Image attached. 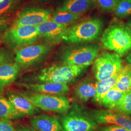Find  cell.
<instances>
[{
  "label": "cell",
  "mask_w": 131,
  "mask_h": 131,
  "mask_svg": "<svg viewBox=\"0 0 131 131\" xmlns=\"http://www.w3.org/2000/svg\"><path fill=\"white\" fill-rule=\"evenodd\" d=\"M86 68L63 63L51 66L32 76L31 80L39 83H57L68 84L74 81Z\"/></svg>",
  "instance_id": "cell-1"
},
{
  "label": "cell",
  "mask_w": 131,
  "mask_h": 131,
  "mask_svg": "<svg viewBox=\"0 0 131 131\" xmlns=\"http://www.w3.org/2000/svg\"><path fill=\"white\" fill-rule=\"evenodd\" d=\"M103 46L120 56L131 50V31L122 23H114L104 31L102 37Z\"/></svg>",
  "instance_id": "cell-2"
},
{
  "label": "cell",
  "mask_w": 131,
  "mask_h": 131,
  "mask_svg": "<svg viewBox=\"0 0 131 131\" xmlns=\"http://www.w3.org/2000/svg\"><path fill=\"white\" fill-rule=\"evenodd\" d=\"M63 131H96L97 123L89 111L73 103L59 117Z\"/></svg>",
  "instance_id": "cell-3"
},
{
  "label": "cell",
  "mask_w": 131,
  "mask_h": 131,
  "mask_svg": "<svg viewBox=\"0 0 131 131\" xmlns=\"http://www.w3.org/2000/svg\"><path fill=\"white\" fill-rule=\"evenodd\" d=\"M103 21L98 18H92L70 27L63 38V40L69 44L95 41L101 35Z\"/></svg>",
  "instance_id": "cell-4"
},
{
  "label": "cell",
  "mask_w": 131,
  "mask_h": 131,
  "mask_svg": "<svg viewBox=\"0 0 131 131\" xmlns=\"http://www.w3.org/2000/svg\"><path fill=\"white\" fill-rule=\"evenodd\" d=\"M99 51L97 45L87 42L77 43L67 48L62 52L61 59L66 64L87 68L93 64Z\"/></svg>",
  "instance_id": "cell-5"
},
{
  "label": "cell",
  "mask_w": 131,
  "mask_h": 131,
  "mask_svg": "<svg viewBox=\"0 0 131 131\" xmlns=\"http://www.w3.org/2000/svg\"><path fill=\"white\" fill-rule=\"evenodd\" d=\"M18 93L27 99L37 107L45 111L63 113L70 108V102L65 96L19 90Z\"/></svg>",
  "instance_id": "cell-6"
},
{
  "label": "cell",
  "mask_w": 131,
  "mask_h": 131,
  "mask_svg": "<svg viewBox=\"0 0 131 131\" xmlns=\"http://www.w3.org/2000/svg\"><path fill=\"white\" fill-rule=\"evenodd\" d=\"M39 37L38 26H12L4 33L3 39L9 46L18 50L31 45Z\"/></svg>",
  "instance_id": "cell-7"
},
{
  "label": "cell",
  "mask_w": 131,
  "mask_h": 131,
  "mask_svg": "<svg viewBox=\"0 0 131 131\" xmlns=\"http://www.w3.org/2000/svg\"><path fill=\"white\" fill-rule=\"evenodd\" d=\"M122 67L121 56L116 52H103L95 60L92 70L96 79L101 81L116 75Z\"/></svg>",
  "instance_id": "cell-8"
},
{
  "label": "cell",
  "mask_w": 131,
  "mask_h": 131,
  "mask_svg": "<svg viewBox=\"0 0 131 131\" xmlns=\"http://www.w3.org/2000/svg\"><path fill=\"white\" fill-rule=\"evenodd\" d=\"M51 48L50 46L37 44L29 45L16 50L15 63L20 69H27L38 63L45 56Z\"/></svg>",
  "instance_id": "cell-9"
},
{
  "label": "cell",
  "mask_w": 131,
  "mask_h": 131,
  "mask_svg": "<svg viewBox=\"0 0 131 131\" xmlns=\"http://www.w3.org/2000/svg\"><path fill=\"white\" fill-rule=\"evenodd\" d=\"M50 11L38 7H28L20 11L15 19L12 26H38L51 20Z\"/></svg>",
  "instance_id": "cell-10"
},
{
  "label": "cell",
  "mask_w": 131,
  "mask_h": 131,
  "mask_svg": "<svg viewBox=\"0 0 131 131\" xmlns=\"http://www.w3.org/2000/svg\"><path fill=\"white\" fill-rule=\"evenodd\" d=\"M89 112L97 124H113L131 131V118L123 114L104 109H94Z\"/></svg>",
  "instance_id": "cell-11"
},
{
  "label": "cell",
  "mask_w": 131,
  "mask_h": 131,
  "mask_svg": "<svg viewBox=\"0 0 131 131\" xmlns=\"http://www.w3.org/2000/svg\"><path fill=\"white\" fill-rule=\"evenodd\" d=\"M70 27L49 20L38 26L39 37L51 43H58L63 40V37Z\"/></svg>",
  "instance_id": "cell-12"
},
{
  "label": "cell",
  "mask_w": 131,
  "mask_h": 131,
  "mask_svg": "<svg viewBox=\"0 0 131 131\" xmlns=\"http://www.w3.org/2000/svg\"><path fill=\"white\" fill-rule=\"evenodd\" d=\"M17 84L30 91L38 93L63 96L68 93L69 91V88L68 84L63 83H19Z\"/></svg>",
  "instance_id": "cell-13"
},
{
  "label": "cell",
  "mask_w": 131,
  "mask_h": 131,
  "mask_svg": "<svg viewBox=\"0 0 131 131\" xmlns=\"http://www.w3.org/2000/svg\"><path fill=\"white\" fill-rule=\"evenodd\" d=\"M6 95L15 110L21 117L35 115L40 111L39 108L18 93L9 90L7 91Z\"/></svg>",
  "instance_id": "cell-14"
},
{
  "label": "cell",
  "mask_w": 131,
  "mask_h": 131,
  "mask_svg": "<svg viewBox=\"0 0 131 131\" xmlns=\"http://www.w3.org/2000/svg\"><path fill=\"white\" fill-rule=\"evenodd\" d=\"M31 125L37 131H63L61 124L53 116L41 115L32 117Z\"/></svg>",
  "instance_id": "cell-15"
},
{
  "label": "cell",
  "mask_w": 131,
  "mask_h": 131,
  "mask_svg": "<svg viewBox=\"0 0 131 131\" xmlns=\"http://www.w3.org/2000/svg\"><path fill=\"white\" fill-rule=\"evenodd\" d=\"M19 70L20 68L15 63L0 65V94L3 93L5 88L17 78Z\"/></svg>",
  "instance_id": "cell-16"
},
{
  "label": "cell",
  "mask_w": 131,
  "mask_h": 131,
  "mask_svg": "<svg viewBox=\"0 0 131 131\" xmlns=\"http://www.w3.org/2000/svg\"><path fill=\"white\" fill-rule=\"evenodd\" d=\"M94 5V0H66L57 10L82 15L91 9Z\"/></svg>",
  "instance_id": "cell-17"
},
{
  "label": "cell",
  "mask_w": 131,
  "mask_h": 131,
  "mask_svg": "<svg viewBox=\"0 0 131 131\" xmlns=\"http://www.w3.org/2000/svg\"><path fill=\"white\" fill-rule=\"evenodd\" d=\"M74 93L76 97L82 102H87L96 93V82L93 79L85 80L76 86Z\"/></svg>",
  "instance_id": "cell-18"
},
{
  "label": "cell",
  "mask_w": 131,
  "mask_h": 131,
  "mask_svg": "<svg viewBox=\"0 0 131 131\" xmlns=\"http://www.w3.org/2000/svg\"><path fill=\"white\" fill-rule=\"evenodd\" d=\"M118 73L106 79L97 81L96 82V93L93 98L92 100L93 102L99 105H101L102 100L104 95L110 89L115 87Z\"/></svg>",
  "instance_id": "cell-19"
},
{
  "label": "cell",
  "mask_w": 131,
  "mask_h": 131,
  "mask_svg": "<svg viewBox=\"0 0 131 131\" xmlns=\"http://www.w3.org/2000/svg\"><path fill=\"white\" fill-rule=\"evenodd\" d=\"M114 88L125 93L131 91V67L129 64L122 66Z\"/></svg>",
  "instance_id": "cell-20"
},
{
  "label": "cell",
  "mask_w": 131,
  "mask_h": 131,
  "mask_svg": "<svg viewBox=\"0 0 131 131\" xmlns=\"http://www.w3.org/2000/svg\"><path fill=\"white\" fill-rule=\"evenodd\" d=\"M125 93L113 88L103 97L101 105L109 109H115L122 102Z\"/></svg>",
  "instance_id": "cell-21"
},
{
  "label": "cell",
  "mask_w": 131,
  "mask_h": 131,
  "mask_svg": "<svg viewBox=\"0 0 131 131\" xmlns=\"http://www.w3.org/2000/svg\"><path fill=\"white\" fill-rule=\"evenodd\" d=\"M82 15L73 14L67 11H57L52 15L51 20L57 24L68 26L74 24L79 19Z\"/></svg>",
  "instance_id": "cell-22"
},
{
  "label": "cell",
  "mask_w": 131,
  "mask_h": 131,
  "mask_svg": "<svg viewBox=\"0 0 131 131\" xmlns=\"http://www.w3.org/2000/svg\"><path fill=\"white\" fill-rule=\"evenodd\" d=\"M20 117L9 101L0 95V118L18 119Z\"/></svg>",
  "instance_id": "cell-23"
},
{
  "label": "cell",
  "mask_w": 131,
  "mask_h": 131,
  "mask_svg": "<svg viewBox=\"0 0 131 131\" xmlns=\"http://www.w3.org/2000/svg\"><path fill=\"white\" fill-rule=\"evenodd\" d=\"M115 15L119 18H124L131 15V0L118 1L114 8Z\"/></svg>",
  "instance_id": "cell-24"
},
{
  "label": "cell",
  "mask_w": 131,
  "mask_h": 131,
  "mask_svg": "<svg viewBox=\"0 0 131 131\" xmlns=\"http://www.w3.org/2000/svg\"><path fill=\"white\" fill-rule=\"evenodd\" d=\"M115 109L125 115L131 116V90L125 93L121 103Z\"/></svg>",
  "instance_id": "cell-25"
},
{
  "label": "cell",
  "mask_w": 131,
  "mask_h": 131,
  "mask_svg": "<svg viewBox=\"0 0 131 131\" xmlns=\"http://www.w3.org/2000/svg\"><path fill=\"white\" fill-rule=\"evenodd\" d=\"M20 0H3L0 2V15L14 9Z\"/></svg>",
  "instance_id": "cell-26"
},
{
  "label": "cell",
  "mask_w": 131,
  "mask_h": 131,
  "mask_svg": "<svg viewBox=\"0 0 131 131\" xmlns=\"http://www.w3.org/2000/svg\"><path fill=\"white\" fill-rule=\"evenodd\" d=\"M99 6L105 11H111L114 10L118 0H97Z\"/></svg>",
  "instance_id": "cell-27"
},
{
  "label": "cell",
  "mask_w": 131,
  "mask_h": 131,
  "mask_svg": "<svg viewBox=\"0 0 131 131\" xmlns=\"http://www.w3.org/2000/svg\"><path fill=\"white\" fill-rule=\"evenodd\" d=\"M13 56L12 52L7 50L0 49V65L12 63Z\"/></svg>",
  "instance_id": "cell-28"
},
{
  "label": "cell",
  "mask_w": 131,
  "mask_h": 131,
  "mask_svg": "<svg viewBox=\"0 0 131 131\" xmlns=\"http://www.w3.org/2000/svg\"><path fill=\"white\" fill-rule=\"evenodd\" d=\"M12 122L9 119L2 118L0 119V131H15Z\"/></svg>",
  "instance_id": "cell-29"
},
{
  "label": "cell",
  "mask_w": 131,
  "mask_h": 131,
  "mask_svg": "<svg viewBox=\"0 0 131 131\" xmlns=\"http://www.w3.org/2000/svg\"><path fill=\"white\" fill-rule=\"evenodd\" d=\"M99 131H130L126 128L117 125H112L110 126L103 127Z\"/></svg>",
  "instance_id": "cell-30"
},
{
  "label": "cell",
  "mask_w": 131,
  "mask_h": 131,
  "mask_svg": "<svg viewBox=\"0 0 131 131\" xmlns=\"http://www.w3.org/2000/svg\"><path fill=\"white\" fill-rule=\"evenodd\" d=\"M9 19L6 17H0V35L5 32L8 27Z\"/></svg>",
  "instance_id": "cell-31"
},
{
  "label": "cell",
  "mask_w": 131,
  "mask_h": 131,
  "mask_svg": "<svg viewBox=\"0 0 131 131\" xmlns=\"http://www.w3.org/2000/svg\"><path fill=\"white\" fill-rule=\"evenodd\" d=\"M15 131H36L34 129H31L29 128H26V127H23L19 128L17 130H16Z\"/></svg>",
  "instance_id": "cell-32"
},
{
  "label": "cell",
  "mask_w": 131,
  "mask_h": 131,
  "mask_svg": "<svg viewBox=\"0 0 131 131\" xmlns=\"http://www.w3.org/2000/svg\"><path fill=\"white\" fill-rule=\"evenodd\" d=\"M126 60L131 67V52L126 56Z\"/></svg>",
  "instance_id": "cell-33"
},
{
  "label": "cell",
  "mask_w": 131,
  "mask_h": 131,
  "mask_svg": "<svg viewBox=\"0 0 131 131\" xmlns=\"http://www.w3.org/2000/svg\"><path fill=\"white\" fill-rule=\"evenodd\" d=\"M127 26H128V27L130 28V29L131 30V17L129 19V20L127 21Z\"/></svg>",
  "instance_id": "cell-34"
},
{
  "label": "cell",
  "mask_w": 131,
  "mask_h": 131,
  "mask_svg": "<svg viewBox=\"0 0 131 131\" xmlns=\"http://www.w3.org/2000/svg\"><path fill=\"white\" fill-rule=\"evenodd\" d=\"M3 0H0V2H1V1H3Z\"/></svg>",
  "instance_id": "cell-35"
}]
</instances>
